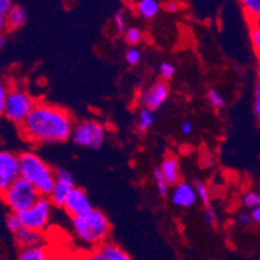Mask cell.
<instances>
[{"label": "cell", "instance_id": "40", "mask_svg": "<svg viewBox=\"0 0 260 260\" xmlns=\"http://www.w3.org/2000/svg\"><path fill=\"white\" fill-rule=\"evenodd\" d=\"M8 29L7 27V17L3 15H0V32H4Z\"/></svg>", "mask_w": 260, "mask_h": 260}, {"label": "cell", "instance_id": "41", "mask_svg": "<svg viewBox=\"0 0 260 260\" xmlns=\"http://www.w3.org/2000/svg\"><path fill=\"white\" fill-rule=\"evenodd\" d=\"M6 42H7V39H6V37H4V34H3V32H0V48L4 47Z\"/></svg>", "mask_w": 260, "mask_h": 260}, {"label": "cell", "instance_id": "38", "mask_svg": "<svg viewBox=\"0 0 260 260\" xmlns=\"http://www.w3.org/2000/svg\"><path fill=\"white\" fill-rule=\"evenodd\" d=\"M250 215H251L252 224H255L256 226L260 228V207H256L252 211H250Z\"/></svg>", "mask_w": 260, "mask_h": 260}, {"label": "cell", "instance_id": "19", "mask_svg": "<svg viewBox=\"0 0 260 260\" xmlns=\"http://www.w3.org/2000/svg\"><path fill=\"white\" fill-rule=\"evenodd\" d=\"M155 124V115L154 111L148 110V108H145L142 107L141 110H139L138 115H137V132L139 134H145L147 133L148 130L151 127L154 126Z\"/></svg>", "mask_w": 260, "mask_h": 260}, {"label": "cell", "instance_id": "28", "mask_svg": "<svg viewBox=\"0 0 260 260\" xmlns=\"http://www.w3.org/2000/svg\"><path fill=\"white\" fill-rule=\"evenodd\" d=\"M143 53L138 47H129L125 52V61L130 65V67H137L139 62L142 61Z\"/></svg>", "mask_w": 260, "mask_h": 260}, {"label": "cell", "instance_id": "24", "mask_svg": "<svg viewBox=\"0 0 260 260\" xmlns=\"http://www.w3.org/2000/svg\"><path fill=\"white\" fill-rule=\"evenodd\" d=\"M241 203L246 210L252 211L254 208L260 207V192L255 191V190H248V191L243 192L242 198H241Z\"/></svg>", "mask_w": 260, "mask_h": 260}, {"label": "cell", "instance_id": "42", "mask_svg": "<svg viewBox=\"0 0 260 260\" xmlns=\"http://www.w3.org/2000/svg\"><path fill=\"white\" fill-rule=\"evenodd\" d=\"M257 78H259V83H260V64H259V69H257Z\"/></svg>", "mask_w": 260, "mask_h": 260}, {"label": "cell", "instance_id": "13", "mask_svg": "<svg viewBox=\"0 0 260 260\" xmlns=\"http://www.w3.org/2000/svg\"><path fill=\"white\" fill-rule=\"evenodd\" d=\"M74 186H76L74 182L56 180L52 191H51L50 195H48V199H50V202L52 203L53 207L64 208L65 202H67V199H68L69 194H71L72 190L74 189Z\"/></svg>", "mask_w": 260, "mask_h": 260}, {"label": "cell", "instance_id": "18", "mask_svg": "<svg viewBox=\"0 0 260 260\" xmlns=\"http://www.w3.org/2000/svg\"><path fill=\"white\" fill-rule=\"evenodd\" d=\"M7 17V27L9 30H16L24 26L27 21V13L22 7L13 6Z\"/></svg>", "mask_w": 260, "mask_h": 260}, {"label": "cell", "instance_id": "23", "mask_svg": "<svg viewBox=\"0 0 260 260\" xmlns=\"http://www.w3.org/2000/svg\"><path fill=\"white\" fill-rule=\"evenodd\" d=\"M194 187L195 191H197V197H198V201H201L204 206L211 204V199H212V192H211L210 187L206 182L201 180L194 181Z\"/></svg>", "mask_w": 260, "mask_h": 260}, {"label": "cell", "instance_id": "39", "mask_svg": "<svg viewBox=\"0 0 260 260\" xmlns=\"http://www.w3.org/2000/svg\"><path fill=\"white\" fill-rule=\"evenodd\" d=\"M86 260H107V259L101 254V251H99L98 248H95L94 251H91L89 255H87Z\"/></svg>", "mask_w": 260, "mask_h": 260}, {"label": "cell", "instance_id": "17", "mask_svg": "<svg viewBox=\"0 0 260 260\" xmlns=\"http://www.w3.org/2000/svg\"><path fill=\"white\" fill-rule=\"evenodd\" d=\"M18 260H52V256L45 246L39 245L21 248Z\"/></svg>", "mask_w": 260, "mask_h": 260}, {"label": "cell", "instance_id": "26", "mask_svg": "<svg viewBox=\"0 0 260 260\" xmlns=\"http://www.w3.org/2000/svg\"><path fill=\"white\" fill-rule=\"evenodd\" d=\"M154 182L155 187H156L157 190V194H159L161 198L169 197V187H171V185L167 182V180L164 178V176H162V173L160 172L159 168H156L154 171Z\"/></svg>", "mask_w": 260, "mask_h": 260}, {"label": "cell", "instance_id": "22", "mask_svg": "<svg viewBox=\"0 0 260 260\" xmlns=\"http://www.w3.org/2000/svg\"><path fill=\"white\" fill-rule=\"evenodd\" d=\"M248 38L254 53L260 59V22H250Z\"/></svg>", "mask_w": 260, "mask_h": 260}, {"label": "cell", "instance_id": "12", "mask_svg": "<svg viewBox=\"0 0 260 260\" xmlns=\"http://www.w3.org/2000/svg\"><path fill=\"white\" fill-rule=\"evenodd\" d=\"M159 169L162 173V176H164V178L167 180V182L171 185V187L177 185L181 181L180 161L173 155H168V156L164 157L161 164H160Z\"/></svg>", "mask_w": 260, "mask_h": 260}, {"label": "cell", "instance_id": "1", "mask_svg": "<svg viewBox=\"0 0 260 260\" xmlns=\"http://www.w3.org/2000/svg\"><path fill=\"white\" fill-rule=\"evenodd\" d=\"M73 126V117L65 108L38 102L20 130L25 141L32 145H55L67 142L72 137Z\"/></svg>", "mask_w": 260, "mask_h": 260}, {"label": "cell", "instance_id": "37", "mask_svg": "<svg viewBox=\"0 0 260 260\" xmlns=\"http://www.w3.org/2000/svg\"><path fill=\"white\" fill-rule=\"evenodd\" d=\"M180 130L183 136H191L194 133V125H192L191 121H183L181 124Z\"/></svg>", "mask_w": 260, "mask_h": 260}, {"label": "cell", "instance_id": "15", "mask_svg": "<svg viewBox=\"0 0 260 260\" xmlns=\"http://www.w3.org/2000/svg\"><path fill=\"white\" fill-rule=\"evenodd\" d=\"M161 3L159 0H136L134 11L137 16L146 21L154 20L161 11Z\"/></svg>", "mask_w": 260, "mask_h": 260}, {"label": "cell", "instance_id": "9", "mask_svg": "<svg viewBox=\"0 0 260 260\" xmlns=\"http://www.w3.org/2000/svg\"><path fill=\"white\" fill-rule=\"evenodd\" d=\"M169 86L166 81H156L151 86H148L147 89L141 94L139 96V102L142 104V107L148 108L151 111L159 110L160 107L166 104L169 98Z\"/></svg>", "mask_w": 260, "mask_h": 260}, {"label": "cell", "instance_id": "30", "mask_svg": "<svg viewBox=\"0 0 260 260\" xmlns=\"http://www.w3.org/2000/svg\"><path fill=\"white\" fill-rule=\"evenodd\" d=\"M113 26H115V30L117 34H124L125 30L127 27V22H126V13L124 11H117V12L113 15L112 18Z\"/></svg>", "mask_w": 260, "mask_h": 260}, {"label": "cell", "instance_id": "29", "mask_svg": "<svg viewBox=\"0 0 260 260\" xmlns=\"http://www.w3.org/2000/svg\"><path fill=\"white\" fill-rule=\"evenodd\" d=\"M203 219L204 221H206V224H207L210 228L217 226V224H219V215H217V211L215 210L213 206L207 204V206L204 207Z\"/></svg>", "mask_w": 260, "mask_h": 260}, {"label": "cell", "instance_id": "6", "mask_svg": "<svg viewBox=\"0 0 260 260\" xmlns=\"http://www.w3.org/2000/svg\"><path fill=\"white\" fill-rule=\"evenodd\" d=\"M107 137V127L96 120H82L73 126L71 139L74 145L98 150L103 146Z\"/></svg>", "mask_w": 260, "mask_h": 260}, {"label": "cell", "instance_id": "31", "mask_svg": "<svg viewBox=\"0 0 260 260\" xmlns=\"http://www.w3.org/2000/svg\"><path fill=\"white\" fill-rule=\"evenodd\" d=\"M6 225H7V229H8V231L11 232L12 234L17 233L21 228L24 226V225H22V222H21L20 216H18L17 213H13V212H11L8 216H7Z\"/></svg>", "mask_w": 260, "mask_h": 260}, {"label": "cell", "instance_id": "27", "mask_svg": "<svg viewBox=\"0 0 260 260\" xmlns=\"http://www.w3.org/2000/svg\"><path fill=\"white\" fill-rule=\"evenodd\" d=\"M157 73H159V77L161 78V81L172 80L176 74V65L169 61L160 62L159 68H157Z\"/></svg>", "mask_w": 260, "mask_h": 260}, {"label": "cell", "instance_id": "3", "mask_svg": "<svg viewBox=\"0 0 260 260\" xmlns=\"http://www.w3.org/2000/svg\"><path fill=\"white\" fill-rule=\"evenodd\" d=\"M72 229L81 242L101 246L110 237L111 222L106 213L94 208L89 213L72 219Z\"/></svg>", "mask_w": 260, "mask_h": 260}, {"label": "cell", "instance_id": "36", "mask_svg": "<svg viewBox=\"0 0 260 260\" xmlns=\"http://www.w3.org/2000/svg\"><path fill=\"white\" fill-rule=\"evenodd\" d=\"M12 0H0V15L7 16L9 11L12 9Z\"/></svg>", "mask_w": 260, "mask_h": 260}, {"label": "cell", "instance_id": "25", "mask_svg": "<svg viewBox=\"0 0 260 260\" xmlns=\"http://www.w3.org/2000/svg\"><path fill=\"white\" fill-rule=\"evenodd\" d=\"M206 98H207V101L208 103L211 104V107L217 111L222 110V108L225 107V104H226L224 95H222L219 90L213 89V87H211V89L207 90V92H206Z\"/></svg>", "mask_w": 260, "mask_h": 260}, {"label": "cell", "instance_id": "34", "mask_svg": "<svg viewBox=\"0 0 260 260\" xmlns=\"http://www.w3.org/2000/svg\"><path fill=\"white\" fill-rule=\"evenodd\" d=\"M237 220H238V222H240L241 225H243V226H248V225L252 224L251 215H250V212H246V211H241V212H238V215H237Z\"/></svg>", "mask_w": 260, "mask_h": 260}, {"label": "cell", "instance_id": "7", "mask_svg": "<svg viewBox=\"0 0 260 260\" xmlns=\"http://www.w3.org/2000/svg\"><path fill=\"white\" fill-rule=\"evenodd\" d=\"M52 203L48 197H41L31 207L24 212L17 213L20 216L21 222L25 228H30L34 231L43 232L48 228L52 216Z\"/></svg>", "mask_w": 260, "mask_h": 260}, {"label": "cell", "instance_id": "10", "mask_svg": "<svg viewBox=\"0 0 260 260\" xmlns=\"http://www.w3.org/2000/svg\"><path fill=\"white\" fill-rule=\"evenodd\" d=\"M64 210L67 211V213L71 216L72 219H74V217L82 216L85 213H89L90 211L94 210V207H92V203L87 192L81 187L74 186V189L72 190L68 199L65 202Z\"/></svg>", "mask_w": 260, "mask_h": 260}, {"label": "cell", "instance_id": "20", "mask_svg": "<svg viewBox=\"0 0 260 260\" xmlns=\"http://www.w3.org/2000/svg\"><path fill=\"white\" fill-rule=\"evenodd\" d=\"M250 22H260V0H237Z\"/></svg>", "mask_w": 260, "mask_h": 260}, {"label": "cell", "instance_id": "32", "mask_svg": "<svg viewBox=\"0 0 260 260\" xmlns=\"http://www.w3.org/2000/svg\"><path fill=\"white\" fill-rule=\"evenodd\" d=\"M9 87H11V86H9L6 81L0 78V117H2V116H4L7 95H8Z\"/></svg>", "mask_w": 260, "mask_h": 260}, {"label": "cell", "instance_id": "33", "mask_svg": "<svg viewBox=\"0 0 260 260\" xmlns=\"http://www.w3.org/2000/svg\"><path fill=\"white\" fill-rule=\"evenodd\" d=\"M162 8L166 9L167 12L175 13L178 12L180 9H182V3L180 0H167L166 3L162 4Z\"/></svg>", "mask_w": 260, "mask_h": 260}, {"label": "cell", "instance_id": "2", "mask_svg": "<svg viewBox=\"0 0 260 260\" xmlns=\"http://www.w3.org/2000/svg\"><path fill=\"white\" fill-rule=\"evenodd\" d=\"M21 177L36 186L42 197H48L56 182V171L32 151L20 154Z\"/></svg>", "mask_w": 260, "mask_h": 260}, {"label": "cell", "instance_id": "14", "mask_svg": "<svg viewBox=\"0 0 260 260\" xmlns=\"http://www.w3.org/2000/svg\"><path fill=\"white\" fill-rule=\"evenodd\" d=\"M13 237H15L16 243L21 248L43 245V241H45L43 232L34 231V229H30V228L25 226H22L17 233L13 234Z\"/></svg>", "mask_w": 260, "mask_h": 260}, {"label": "cell", "instance_id": "5", "mask_svg": "<svg viewBox=\"0 0 260 260\" xmlns=\"http://www.w3.org/2000/svg\"><path fill=\"white\" fill-rule=\"evenodd\" d=\"M37 103L38 102L36 101V98L24 87L11 86L7 95L4 116L8 121L21 126L31 111L36 108Z\"/></svg>", "mask_w": 260, "mask_h": 260}, {"label": "cell", "instance_id": "4", "mask_svg": "<svg viewBox=\"0 0 260 260\" xmlns=\"http://www.w3.org/2000/svg\"><path fill=\"white\" fill-rule=\"evenodd\" d=\"M41 197L42 195L39 194L34 185H31L24 177H18L3 194L0 195V199L9 208L11 212L21 213L31 207Z\"/></svg>", "mask_w": 260, "mask_h": 260}, {"label": "cell", "instance_id": "11", "mask_svg": "<svg viewBox=\"0 0 260 260\" xmlns=\"http://www.w3.org/2000/svg\"><path fill=\"white\" fill-rule=\"evenodd\" d=\"M169 199H171L172 204L178 208L194 207L197 201H198L194 183H190L187 181H180L177 185L172 186V191L169 192Z\"/></svg>", "mask_w": 260, "mask_h": 260}, {"label": "cell", "instance_id": "35", "mask_svg": "<svg viewBox=\"0 0 260 260\" xmlns=\"http://www.w3.org/2000/svg\"><path fill=\"white\" fill-rule=\"evenodd\" d=\"M254 111L256 117L260 120V83L255 87L254 91Z\"/></svg>", "mask_w": 260, "mask_h": 260}, {"label": "cell", "instance_id": "21", "mask_svg": "<svg viewBox=\"0 0 260 260\" xmlns=\"http://www.w3.org/2000/svg\"><path fill=\"white\" fill-rule=\"evenodd\" d=\"M122 36L129 47H137L145 38V32L138 26H127Z\"/></svg>", "mask_w": 260, "mask_h": 260}, {"label": "cell", "instance_id": "8", "mask_svg": "<svg viewBox=\"0 0 260 260\" xmlns=\"http://www.w3.org/2000/svg\"><path fill=\"white\" fill-rule=\"evenodd\" d=\"M21 177L20 155L12 151H0V195Z\"/></svg>", "mask_w": 260, "mask_h": 260}, {"label": "cell", "instance_id": "16", "mask_svg": "<svg viewBox=\"0 0 260 260\" xmlns=\"http://www.w3.org/2000/svg\"><path fill=\"white\" fill-rule=\"evenodd\" d=\"M98 250L107 260H133L125 250H122L118 245L113 242H104L101 246H98Z\"/></svg>", "mask_w": 260, "mask_h": 260}]
</instances>
